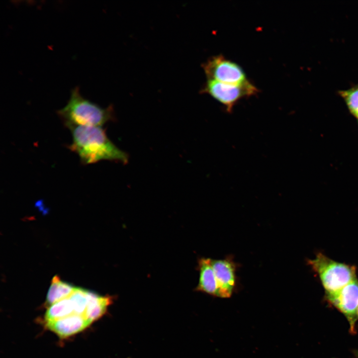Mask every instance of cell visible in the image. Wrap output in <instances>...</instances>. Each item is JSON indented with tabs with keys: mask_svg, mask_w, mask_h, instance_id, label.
I'll list each match as a JSON object with an SVG mask.
<instances>
[{
	"mask_svg": "<svg viewBox=\"0 0 358 358\" xmlns=\"http://www.w3.org/2000/svg\"><path fill=\"white\" fill-rule=\"evenodd\" d=\"M87 291L81 287H76L75 291L69 296L76 314L84 316L88 303Z\"/></svg>",
	"mask_w": 358,
	"mask_h": 358,
	"instance_id": "5bb4252c",
	"label": "cell"
},
{
	"mask_svg": "<svg viewBox=\"0 0 358 358\" xmlns=\"http://www.w3.org/2000/svg\"><path fill=\"white\" fill-rule=\"evenodd\" d=\"M308 263L317 273L326 293L336 291L356 278V268L319 253Z\"/></svg>",
	"mask_w": 358,
	"mask_h": 358,
	"instance_id": "3957f363",
	"label": "cell"
},
{
	"mask_svg": "<svg viewBox=\"0 0 358 358\" xmlns=\"http://www.w3.org/2000/svg\"><path fill=\"white\" fill-rule=\"evenodd\" d=\"M207 80L229 84H241L249 80L242 68L237 63L219 55L203 64Z\"/></svg>",
	"mask_w": 358,
	"mask_h": 358,
	"instance_id": "5b68a950",
	"label": "cell"
},
{
	"mask_svg": "<svg viewBox=\"0 0 358 358\" xmlns=\"http://www.w3.org/2000/svg\"><path fill=\"white\" fill-rule=\"evenodd\" d=\"M212 265L217 285V296L229 298L236 287V265L231 258L223 260H212Z\"/></svg>",
	"mask_w": 358,
	"mask_h": 358,
	"instance_id": "52a82bcc",
	"label": "cell"
},
{
	"mask_svg": "<svg viewBox=\"0 0 358 358\" xmlns=\"http://www.w3.org/2000/svg\"><path fill=\"white\" fill-rule=\"evenodd\" d=\"M198 268L199 278L195 290L217 296V285L212 265V260L204 258L200 259L198 263Z\"/></svg>",
	"mask_w": 358,
	"mask_h": 358,
	"instance_id": "9c48e42d",
	"label": "cell"
},
{
	"mask_svg": "<svg viewBox=\"0 0 358 358\" xmlns=\"http://www.w3.org/2000/svg\"><path fill=\"white\" fill-rule=\"evenodd\" d=\"M76 287L71 284L61 280L58 275H55L51 281L46 296V304L51 305L69 297L75 291Z\"/></svg>",
	"mask_w": 358,
	"mask_h": 358,
	"instance_id": "8fae6325",
	"label": "cell"
},
{
	"mask_svg": "<svg viewBox=\"0 0 358 358\" xmlns=\"http://www.w3.org/2000/svg\"><path fill=\"white\" fill-rule=\"evenodd\" d=\"M75 314L70 297L61 300L49 306L45 315L46 322L54 321Z\"/></svg>",
	"mask_w": 358,
	"mask_h": 358,
	"instance_id": "7c38bea8",
	"label": "cell"
},
{
	"mask_svg": "<svg viewBox=\"0 0 358 358\" xmlns=\"http://www.w3.org/2000/svg\"><path fill=\"white\" fill-rule=\"evenodd\" d=\"M88 306L84 317L91 323L106 313L113 302L111 296H101L93 291H87Z\"/></svg>",
	"mask_w": 358,
	"mask_h": 358,
	"instance_id": "30bf717a",
	"label": "cell"
},
{
	"mask_svg": "<svg viewBox=\"0 0 358 358\" xmlns=\"http://www.w3.org/2000/svg\"><path fill=\"white\" fill-rule=\"evenodd\" d=\"M357 315H358V309H357Z\"/></svg>",
	"mask_w": 358,
	"mask_h": 358,
	"instance_id": "2e32d148",
	"label": "cell"
},
{
	"mask_svg": "<svg viewBox=\"0 0 358 358\" xmlns=\"http://www.w3.org/2000/svg\"><path fill=\"white\" fill-rule=\"evenodd\" d=\"M67 128L72 136V143L67 147L79 156L82 164L101 160L127 162V154L110 140L101 127L72 125Z\"/></svg>",
	"mask_w": 358,
	"mask_h": 358,
	"instance_id": "6da1fadb",
	"label": "cell"
},
{
	"mask_svg": "<svg viewBox=\"0 0 358 358\" xmlns=\"http://www.w3.org/2000/svg\"><path fill=\"white\" fill-rule=\"evenodd\" d=\"M66 127L72 125L101 127L114 119L111 105L102 108L84 97L78 87L72 90L67 104L57 111Z\"/></svg>",
	"mask_w": 358,
	"mask_h": 358,
	"instance_id": "7a4b0ae2",
	"label": "cell"
},
{
	"mask_svg": "<svg viewBox=\"0 0 358 358\" xmlns=\"http://www.w3.org/2000/svg\"><path fill=\"white\" fill-rule=\"evenodd\" d=\"M326 298L329 303L345 316L349 323L350 333L355 334L358 307V281L357 278L336 291L326 293Z\"/></svg>",
	"mask_w": 358,
	"mask_h": 358,
	"instance_id": "8992f818",
	"label": "cell"
},
{
	"mask_svg": "<svg viewBox=\"0 0 358 358\" xmlns=\"http://www.w3.org/2000/svg\"><path fill=\"white\" fill-rule=\"evenodd\" d=\"M353 354L356 358H358V350L353 351Z\"/></svg>",
	"mask_w": 358,
	"mask_h": 358,
	"instance_id": "9a60e30c",
	"label": "cell"
},
{
	"mask_svg": "<svg viewBox=\"0 0 358 358\" xmlns=\"http://www.w3.org/2000/svg\"><path fill=\"white\" fill-rule=\"evenodd\" d=\"M91 323L83 315L74 314L67 317L46 322L47 328L61 338L77 334Z\"/></svg>",
	"mask_w": 358,
	"mask_h": 358,
	"instance_id": "ba28073f",
	"label": "cell"
},
{
	"mask_svg": "<svg viewBox=\"0 0 358 358\" xmlns=\"http://www.w3.org/2000/svg\"><path fill=\"white\" fill-rule=\"evenodd\" d=\"M339 92L350 113L358 119V84Z\"/></svg>",
	"mask_w": 358,
	"mask_h": 358,
	"instance_id": "4fadbf2b",
	"label": "cell"
},
{
	"mask_svg": "<svg viewBox=\"0 0 358 358\" xmlns=\"http://www.w3.org/2000/svg\"><path fill=\"white\" fill-rule=\"evenodd\" d=\"M200 91L211 96L230 112L240 99L256 94L259 90L249 81L235 85L207 80Z\"/></svg>",
	"mask_w": 358,
	"mask_h": 358,
	"instance_id": "277c9868",
	"label": "cell"
},
{
	"mask_svg": "<svg viewBox=\"0 0 358 358\" xmlns=\"http://www.w3.org/2000/svg\"></svg>",
	"mask_w": 358,
	"mask_h": 358,
	"instance_id": "e0dca14e",
	"label": "cell"
}]
</instances>
